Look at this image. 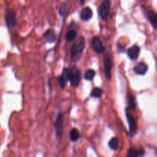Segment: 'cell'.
Returning <instances> with one entry per match:
<instances>
[{
    "mask_svg": "<svg viewBox=\"0 0 157 157\" xmlns=\"http://www.w3.org/2000/svg\"><path fill=\"white\" fill-rule=\"evenodd\" d=\"M86 46V41L84 36H81L75 41L71 48V59L73 62H77L81 59Z\"/></svg>",
    "mask_w": 157,
    "mask_h": 157,
    "instance_id": "obj_1",
    "label": "cell"
},
{
    "mask_svg": "<svg viewBox=\"0 0 157 157\" xmlns=\"http://www.w3.org/2000/svg\"><path fill=\"white\" fill-rule=\"evenodd\" d=\"M81 79V73L80 69L76 66H74L70 69V79L69 81L73 87H78Z\"/></svg>",
    "mask_w": 157,
    "mask_h": 157,
    "instance_id": "obj_2",
    "label": "cell"
},
{
    "mask_svg": "<svg viewBox=\"0 0 157 157\" xmlns=\"http://www.w3.org/2000/svg\"><path fill=\"white\" fill-rule=\"evenodd\" d=\"M64 116L62 113H58L57 119L55 123V131H56V137L58 140L61 141L63 137V133H64Z\"/></svg>",
    "mask_w": 157,
    "mask_h": 157,
    "instance_id": "obj_3",
    "label": "cell"
},
{
    "mask_svg": "<svg viewBox=\"0 0 157 157\" xmlns=\"http://www.w3.org/2000/svg\"><path fill=\"white\" fill-rule=\"evenodd\" d=\"M126 117H127V121L128 122L129 125V129H130V133H129V136L130 137H133V136L136 135V133H137V123H136L135 118L132 116L131 114H130L128 112V110L126 109Z\"/></svg>",
    "mask_w": 157,
    "mask_h": 157,
    "instance_id": "obj_4",
    "label": "cell"
},
{
    "mask_svg": "<svg viewBox=\"0 0 157 157\" xmlns=\"http://www.w3.org/2000/svg\"><path fill=\"white\" fill-rule=\"evenodd\" d=\"M104 71L105 78H107V80H110L111 79V69L112 66H113V63H112L111 57H110L109 54H106L104 55Z\"/></svg>",
    "mask_w": 157,
    "mask_h": 157,
    "instance_id": "obj_5",
    "label": "cell"
},
{
    "mask_svg": "<svg viewBox=\"0 0 157 157\" xmlns=\"http://www.w3.org/2000/svg\"><path fill=\"white\" fill-rule=\"evenodd\" d=\"M110 5H111V2L110 0H105L101 3L99 9V15L102 21H106L107 20Z\"/></svg>",
    "mask_w": 157,
    "mask_h": 157,
    "instance_id": "obj_6",
    "label": "cell"
},
{
    "mask_svg": "<svg viewBox=\"0 0 157 157\" xmlns=\"http://www.w3.org/2000/svg\"><path fill=\"white\" fill-rule=\"evenodd\" d=\"M91 47L94 52L98 55H101L105 51V48L104 47L101 38L98 36L93 37L91 40Z\"/></svg>",
    "mask_w": 157,
    "mask_h": 157,
    "instance_id": "obj_7",
    "label": "cell"
},
{
    "mask_svg": "<svg viewBox=\"0 0 157 157\" xmlns=\"http://www.w3.org/2000/svg\"><path fill=\"white\" fill-rule=\"evenodd\" d=\"M148 65L144 61L137 63L133 67V72L137 75H145L148 71Z\"/></svg>",
    "mask_w": 157,
    "mask_h": 157,
    "instance_id": "obj_8",
    "label": "cell"
},
{
    "mask_svg": "<svg viewBox=\"0 0 157 157\" xmlns=\"http://www.w3.org/2000/svg\"><path fill=\"white\" fill-rule=\"evenodd\" d=\"M127 53L130 59L136 60L139 57L140 53V48L137 44H133V46L127 49Z\"/></svg>",
    "mask_w": 157,
    "mask_h": 157,
    "instance_id": "obj_9",
    "label": "cell"
},
{
    "mask_svg": "<svg viewBox=\"0 0 157 157\" xmlns=\"http://www.w3.org/2000/svg\"><path fill=\"white\" fill-rule=\"evenodd\" d=\"M93 17V11L88 6H86V7L83 8L82 10L81 11V13H80V18L82 21H87L89 20H90Z\"/></svg>",
    "mask_w": 157,
    "mask_h": 157,
    "instance_id": "obj_10",
    "label": "cell"
},
{
    "mask_svg": "<svg viewBox=\"0 0 157 157\" xmlns=\"http://www.w3.org/2000/svg\"><path fill=\"white\" fill-rule=\"evenodd\" d=\"M6 25L9 28L15 27L17 25V19H16V14L14 12H8L6 16Z\"/></svg>",
    "mask_w": 157,
    "mask_h": 157,
    "instance_id": "obj_11",
    "label": "cell"
},
{
    "mask_svg": "<svg viewBox=\"0 0 157 157\" xmlns=\"http://www.w3.org/2000/svg\"><path fill=\"white\" fill-rule=\"evenodd\" d=\"M43 37L48 43H54L57 40L56 34H55V31L52 30V29L45 31L44 33L43 34Z\"/></svg>",
    "mask_w": 157,
    "mask_h": 157,
    "instance_id": "obj_12",
    "label": "cell"
},
{
    "mask_svg": "<svg viewBox=\"0 0 157 157\" xmlns=\"http://www.w3.org/2000/svg\"><path fill=\"white\" fill-rule=\"evenodd\" d=\"M77 36H78V32H77L76 29H69L66 33L65 41L67 42H72L76 39Z\"/></svg>",
    "mask_w": 157,
    "mask_h": 157,
    "instance_id": "obj_13",
    "label": "cell"
},
{
    "mask_svg": "<svg viewBox=\"0 0 157 157\" xmlns=\"http://www.w3.org/2000/svg\"><path fill=\"white\" fill-rule=\"evenodd\" d=\"M81 138V133L79 130L76 128H73L71 130L69 133V139L72 143H76Z\"/></svg>",
    "mask_w": 157,
    "mask_h": 157,
    "instance_id": "obj_14",
    "label": "cell"
},
{
    "mask_svg": "<svg viewBox=\"0 0 157 157\" xmlns=\"http://www.w3.org/2000/svg\"><path fill=\"white\" fill-rule=\"evenodd\" d=\"M147 17L148 21L151 24L152 27L153 29H156V14L154 11H148L147 13Z\"/></svg>",
    "mask_w": 157,
    "mask_h": 157,
    "instance_id": "obj_15",
    "label": "cell"
},
{
    "mask_svg": "<svg viewBox=\"0 0 157 157\" xmlns=\"http://www.w3.org/2000/svg\"><path fill=\"white\" fill-rule=\"evenodd\" d=\"M108 147L110 150L117 151L120 147V140L118 137H113L108 143Z\"/></svg>",
    "mask_w": 157,
    "mask_h": 157,
    "instance_id": "obj_16",
    "label": "cell"
},
{
    "mask_svg": "<svg viewBox=\"0 0 157 157\" xmlns=\"http://www.w3.org/2000/svg\"><path fill=\"white\" fill-rule=\"evenodd\" d=\"M127 105H128V109H130L132 110H136V99L134 98V97L130 94H128V96H127Z\"/></svg>",
    "mask_w": 157,
    "mask_h": 157,
    "instance_id": "obj_17",
    "label": "cell"
},
{
    "mask_svg": "<svg viewBox=\"0 0 157 157\" xmlns=\"http://www.w3.org/2000/svg\"><path fill=\"white\" fill-rule=\"evenodd\" d=\"M95 75H96V73H95L94 70H93V69H88V70L86 71L85 74H84V79L86 81H91L95 77Z\"/></svg>",
    "mask_w": 157,
    "mask_h": 157,
    "instance_id": "obj_18",
    "label": "cell"
},
{
    "mask_svg": "<svg viewBox=\"0 0 157 157\" xmlns=\"http://www.w3.org/2000/svg\"><path fill=\"white\" fill-rule=\"evenodd\" d=\"M103 94V90L100 87H95L90 93V97L94 98H100Z\"/></svg>",
    "mask_w": 157,
    "mask_h": 157,
    "instance_id": "obj_19",
    "label": "cell"
},
{
    "mask_svg": "<svg viewBox=\"0 0 157 157\" xmlns=\"http://www.w3.org/2000/svg\"><path fill=\"white\" fill-rule=\"evenodd\" d=\"M67 3L61 2L59 6V9H58V14H59L61 17H64V15H66V13H67Z\"/></svg>",
    "mask_w": 157,
    "mask_h": 157,
    "instance_id": "obj_20",
    "label": "cell"
},
{
    "mask_svg": "<svg viewBox=\"0 0 157 157\" xmlns=\"http://www.w3.org/2000/svg\"><path fill=\"white\" fill-rule=\"evenodd\" d=\"M61 76L62 77V78L64 80V81L66 83L67 81H69V79H70V68H68V67H64L63 69L62 75Z\"/></svg>",
    "mask_w": 157,
    "mask_h": 157,
    "instance_id": "obj_21",
    "label": "cell"
},
{
    "mask_svg": "<svg viewBox=\"0 0 157 157\" xmlns=\"http://www.w3.org/2000/svg\"><path fill=\"white\" fill-rule=\"evenodd\" d=\"M127 157H136V150L135 148H131L128 150Z\"/></svg>",
    "mask_w": 157,
    "mask_h": 157,
    "instance_id": "obj_22",
    "label": "cell"
},
{
    "mask_svg": "<svg viewBox=\"0 0 157 157\" xmlns=\"http://www.w3.org/2000/svg\"><path fill=\"white\" fill-rule=\"evenodd\" d=\"M116 122H117V124L118 127H119L120 130H121V131L127 132V130H125V127H124V124H123L122 121H121V120L118 119V118H117V119H116Z\"/></svg>",
    "mask_w": 157,
    "mask_h": 157,
    "instance_id": "obj_23",
    "label": "cell"
},
{
    "mask_svg": "<svg viewBox=\"0 0 157 157\" xmlns=\"http://www.w3.org/2000/svg\"><path fill=\"white\" fill-rule=\"evenodd\" d=\"M58 84H59L60 87H61V89H64V87H65L66 82L64 81V80L63 79L62 77H61V76L58 77Z\"/></svg>",
    "mask_w": 157,
    "mask_h": 157,
    "instance_id": "obj_24",
    "label": "cell"
},
{
    "mask_svg": "<svg viewBox=\"0 0 157 157\" xmlns=\"http://www.w3.org/2000/svg\"><path fill=\"white\" fill-rule=\"evenodd\" d=\"M145 156V151L144 150H136V157H144Z\"/></svg>",
    "mask_w": 157,
    "mask_h": 157,
    "instance_id": "obj_25",
    "label": "cell"
}]
</instances>
